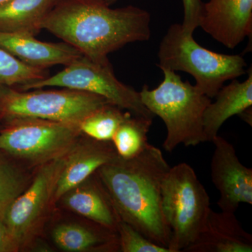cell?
<instances>
[{"instance_id":"3957f363","label":"cell","mask_w":252,"mask_h":252,"mask_svg":"<svg viewBox=\"0 0 252 252\" xmlns=\"http://www.w3.org/2000/svg\"><path fill=\"white\" fill-rule=\"evenodd\" d=\"M162 71L164 79L158 86L151 90L144 85L140 94L144 106L166 126L163 148L172 152L180 144L189 147L206 142L203 114L211 98L189 81H182L176 72Z\"/></svg>"},{"instance_id":"d4e9b609","label":"cell","mask_w":252,"mask_h":252,"mask_svg":"<svg viewBox=\"0 0 252 252\" xmlns=\"http://www.w3.org/2000/svg\"><path fill=\"white\" fill-rule=\"evenodd\" d=\"M21 251L19 245L10 233L4 220L0 217V252Z\"/></svg>"},{"instance_id":"f1b7e54d","label":"cell","mask_w":252,"mask_h":252,"mask_svg":"<svg viewBox=\"0 0 252 252\" xmlns=\"http://www.w3.org/2000/svg\"><path fill=\"white\" fill-rule=\"evenodd\" d=\"M3 122L1 120V117H0V128H1V126H2Z\"/></svg>"},{"instance_id":"9c48e42d","label":"cell","mask_w":252,"mask_h":252,"mask_svg":"<svg viewBox=\"0 0 252 252\" xmlns=\"http://www.w3.org/2000/svg\"><path fill=\"white\" fill-rule=\"evenodd\" d=\"M65 157L39 166L27 189L15 199L4 217L5 224L20 249L28 248L40 233Z\"/></svg>"},{"instance_id":"52a82bcc","label":"cell","mask_w":252,"mask_h":252,"mask_svg":"<svg viewBox=\"0 0 252 252\" xmlns=\"http://www.w3.org/2000/svg\"><path fill=\"white\" fill-rule=\"evenodd\" d=\"M108 103L97 94L65 88L61 90L0 89V117L3 122L18 118H35L80 124L88 116Z\"/></svg>"},{"instance_id":"603a6c76","label":"cell","mask_w":252,"mask_h":252,"mask_svg":"<svg viewBox=\"0 0 252 252\" xmlns=\"http://www.w3.org/2000/svg\"><path fill=\"white\" fill-rule=\"evenodd\" d=\"M119 251L123 252H171L145 238L130 224L121 220L117 225Z\"/></svg>"},{"instance_id":"cb8c5ba5","label":"cell","mask_w":252,"mask_h":252,"mask_svg":"<svg viewBox=\"0 0 252 252\" xmlns=\"http://www.w3.org/2000/svg\"><path fill=\"white\" fill-rule=\"evenodd\" d=\"M184 6V20L181 26L187 34H193L199 27L203 2L201 0H182Z\"/></svg>"},{"instance_id":"484cf974","label":"cell","mask_w":252,"mask_h":252,"mask_svg":"<svg viewBox=\"0 0 252 252\" xmlns=\"http://www.w3.org/2000/svg\"><path fill=\"white\" fill-rule=\"evenodd\" d=\"M240 118L246 123H248L249 125L252 126V107H249V108L245 109L243 111L241 114H239Z\"/></svg>"},{"instance_id":"7402d4cb","label":"cell","mask_w":252,"mask_h":252,"mask_svg":"<svg viewBox=\"0 0 252 252\" xmlns=\"http://www.w3.org/2000/svg\"><path fill=\"white\" fill-rule=\"evenodd\" d=\"M49 76L48 69L28 65L0 47V89L21 87L45 79Z\"/></svg>"},{"instance_id":"2e32d148","label":"cell","mask_w":252,"mask_h":252,"mask_svg":"<svg viewBox=\"0 0 252 252\" xmlns=\"http://www.w3.org/2000/svg\"><path fill=\"white\" fill-rule=\"evenodd\" d=\"M215 97L216 101L207 106L203 114V131L206 142H212L228 119L238 116L252 107V69L246 80L240 82L237 79H233L228 85L223 86Z\"/></svg>"},{"instance_id":"d6986e66","label":"cell","mask_w":252,"mask_h":252,"mask_svg":"<svg viewBox=\"0 0 252 252\" xmlns=\"http://www.w3.org/2000/svg\"><path fill=\"white\" fill-rule=\"evenodd\" d=\"M153 119L130 114L119 126L112 142L119 157L132 158L149 145L148 133Z\"/></svg>"},{"instance_id":"4316f807","label":"cell","mask_w":252,"mask_h":252,"mask_svg":"<svg viewBox=\"0 0 252 252\" xmlns=\"http://www.w3.org/2000/svg\"><path fill=\"white\" fill-rule=\"evenodd\" d=\"M102 1H104L106 4L109 5V6H111V5L117 2L118 0H102Z\"/></svg>"},{"instance_id":"277c9868","label":"cell","mask_w":252,"mask_h":252,"mask_svg":"<svg viewBox=\"0 0 252 252\" xmlns=\"http://www.w3.org/2000/svg\"><path fill=\"white\" fill-rule=\"evenodd\" d=\"M161 69L185 72L195 79V86L214 98L225 81L246 73L247 63L240 55L219 54L200 46L193 34H187L178 23L170 26L159 46Z\"/></svg>"},{"instance_id":"5b68a950","label":"cell","mask_w":252,"mask_h":252,"mask_svg":"<svg viewBox=\"0 0 252 252\" xmlns=\"http://www.w3.org/2000/svg\"><path fill=\"white\" fill-rule=\"evenodd\" d=\"M162 217L171 233L168 249L184 252L198 236L210 208V197L190 165L170 167L161 186Z\"/></svg>"},{"instance_id":"8fae6325","label":"cell","mask_w":252,"mask_h":252,"mask_svg":"<svg viewBox=\"0 0 252 252\" xmlns=\"http://www.w3.org/2000/svg\"><path fill=\"white\" fill-rule=\"evenodd\" d=\"M199 27L225 47L235 49L251 36L252 0L203 2Z\"/></svg>"},{"instance_id":"e0dca14e","label":"cell","mask_w":252,"mask_h":252,"mask_svg":"<svg viewBox=\"0 0 252 252\" xmlns=\"http://www.w3.org/2000/svg\"><path fill=\"white\" fill-rule=\"evenodd\" d=\"M52 239L63 251H119L117 232L102 225L89 228L77 223H62L53 230Z\"/></svg>"},{"instance_id":"30bf717a","label":"cell","mask_w":252,"mask_h":252,"mask_svg":"<svg viewBox=\"0 0 252 252\" xmlns=\"http://www.w3.org/2000/svg\"><path fill=\"white\" fill-rule=\"evenodd\" d=\"M210 169L214 185L220 192L218 206L235 213L241 203L252 204V169L239 160L233 144L217 135Z\"/></svg>"},{"instance_id":"9a60e30c","label":"cell","mask_w":252,"mask_h":252,"mask_svg":"<svg viewBox=\"0 0 252 252\" xmlns=\"http://www.w3.org/2000/svg\"><path fill=\"white\" fill-rule=\"evenodd\" d=\"M61 198L65 206L94 223L117 232L121 219L98 175L97 180H86Z\"/></svg>"},{"instance_id":"7a4b0ae2","label":"cell","mask_w":252,"mask_h":252,"mask_svg":"<svg viewBox=\"0 0 252 252\" xmlns=\"http://www.w3.org/2000/svg\"><path fill=\"white\" fill-rule=\"evenodd\" d=\"M170 168L161 150L149 144L137 157H118L97 171L121 220L167 248L171 233L162 217L161 186Z\"/></svg>"},{"instance_id":"6da1fadb","label":"cell","mask_w":252,"mask_h":252,"mask_svg":"<svg viewBox=\"0 0 252 252\" xmlns=\"http://www.w3.org/2000/svg\"><path fill=\"white\" fill-rule=\"evenodd\" d=\"M52 33L96 62L130 44L149 40L151 16L134 6L112 9L102 0H59L43 23Z\"/></svg>"},{"instance_id":"44dd1931","label":"cell","mask_w":252,"mask_h":252,"mask_svg":"<svg viewBox=\"0 0 252 252\" xmlns=\"http://www.w3.org/2000/svg\"><path fill=\"white\" fill-rule=\"evenodd\" d=\"M123 110L114 104H105L80 123L81 132L94 140L112 142L118 127L130 114Z\"/></svg>"},{"instance_id":"ba28073f","label":"cell","mask_w":252,"mask_h":252,"mask_svg":"<svg viewBox=\"0 0 252 252\" xmlns=\"http://www.w3.org/2000/svg\"><path fill=\"white\" fill-rule=\"evenodd\" d=\"M64 67L54 75L16 89L28 91L56 86L84 91L101 96L132 115L155 117L142 102L140 92L116 77L109 61L96 62L83 56Z\"/></svg>"},{"instance_id":"7c38bea8","label":"cell","mask_w":252,"mask_h":252,"mask_svg":"<svg viewBox=\"0 0 252 252\" xmlns=\"http://www.w3.org/2000/svg\"><path fill=\"white\" fill-rule=\"evenodd\" d=\"M80 141V140H79ZM73 147L66 157L52 199V205L69 190L89 180L99 168L119 156L113 144L89 137Z\"/></svg>"},{"instance_id":"5bb4252c","label":"cell","mask_w":252,"mask_h":252,"mask_svg":"<svg viewBox=\"0 0 252 252\" xmlns=\"http://www.w3.org/2000/svg\"><path fill=\"white\" fill-rule=\"evenodd\" d=\"M0 47L25 64L48 69L55 65L67 66L83 55L67 43H51L36 39L35 36L0 32Z\"/></svg>"},{"instance_id":"4fadbf2b","label":"cell","mask_w":252,"mask_h":252,"mask_svg":"<svg viewBox=\"0 0 252 252\" xmlns=\"http://www.w3.org/2000/svg\"><path fill=\"white\" fill-rule=\"evenodd\" d=\"M185 252H252V236L235 213L210 210L198 236Z\"/></svg>"},{"instance_id":"ffe728a7","label":"cell","mask_w":252,"mask_h":252,"mask_svg":"<svg viewBox=\"0 0 252 252\" xmlns=\"http://www.w3.org/2000/svg\"><path fill=\"white\" fill-rule=\"evenodd\" d=\"M31 183L20 162L0 149V217Z\"/></svg>"},{"instance_id":"8992f818","label":"cell","mask_w":252,"mask_h":252,"mask_svg":"<svg viewBox=\"0 0 252 252\" xmlns=\"http://www.w3.org/2000/svg\"><path fill=\"white\" fill-rule=\"evenodd\" d=\"M81 135L79 124L18 118L3 122L0 149L18 162L41 166L67 155Z\"/></svg>"},{"instance_id":"ac0fdd59","label":"cell","mask_w":252,"mask_h":252,"mask_svg":"<svg viewBox=\"0 0 252 252\" xmlns=\"http://www.w3.org/2000/svg\"><path fill=\"white\" fill-rule=\"evenodd\" d=\"M59 0H11L0 6V32L36 36Z\"/></svg>"},{"instance_id":"83f0119b","label":"cell","mask_w":252,"mask_h":252,"mask_svg":"<svg viewBox=\"0 0 252 252\" xmlns=\"http://www.w3.org/2000/svg\"><path fill=\"white\" fill-rule=\"evenodd\" d=\"M9 1H11V0H0V6L6 4V3L9 2Z\"/></svg>"}]
</instances>
